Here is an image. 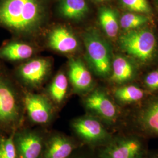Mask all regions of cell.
I'll return each mask as SVG.
<instances>
[{
	"label": "cell",
	"instance_id": "52a82bcc",
	"mask_svg": "<svg viewBox=\"0 0 158 158\" xmlns=\"http://www.w3.org/2000/svg\"><path fill=\"white\" fill-rule=\"evenodd\" d=\"M73 128L83 141L92 145H103L113 137L100 120L93 116L76 119L73 123Z\"/></svg>",
	"mask_w": 158,
	"mask_h": 158
},
{
	"label": "cell",
	"instance_id": "e0dca14e",
	"mask_svg": "<svg viewBox=\"0 0 158 158\" xmlns=\"http://www.w3.org/2000/svg\"><path fill=\"white\" fill-rule=\"evenodd\" d=\"M58 10L60 15L70 20H79L89 11L85 0H60Z\"/></svg>",
	"mask_w": 158,
	"mask_h": 158
},
{
	"label": "cell",
	"instance_id": "603a6c76",
	"mask_svg": "<svg viewBox=\"0 0 158 158\" xmlns=\"http://www.w3.org/2000/svg\"><path fill=\"white\" fill-rule=\"evenodd\" d=\"M17 150L14 137L12 135L9 138L1 140L0 158H16Z\"/></svg>",
	"mask_w": 158,
	"mask_h": 158
},
{
	"label": "cell",
	"instance_id": "30bf717a",
	"mask_svg": "<svg viewBox=\"0 0 158 158\" xmlns=\"http://www.w3.org/2000/svg\"><path fill=\"white\" fill-rule=\"evenodd\" d=\"M24 100L29 117L34 123L45 124L51 120L52 106L45 97L28 93L26 94Z\"/></svg>",
	"mask_w": 158,
	"mask_h": 158
},
{
	"label": "cell",
	"instance_id": "8fae6325",
	"mask_svg": "<svg viewBox=\"0 0 158 158\" xmlns=\"http://www.w3.org/2000/svg\"><path fill=\"white\" fill-rule=\"evenodd\" d=\"M69 76L74 92L85 93L90 91L94 80L90 71L79 59H72L69 62Z\"/></svg>",
	"mask_w": 158,
	"mask_h": 158
},
{
	"label": "cell",
	"instance_id": "7a4b0ae2",
	"mask_svg": "<svg viewBox=\"0 0 158 158\" xmlns=\"http://www.w3.org/2000/svg\"><path fill=\"white\" fill-rule=\"evenodd\" d=\"M149 149L147 139L128 133L112 137L102 145L99 158H146Z\"/></svg>",
	"mask_w": 158,
	"mask_h": 158
},
{
	"label": "cell",
	"instance_id": "9c48e42d",
	"mask_svg": "<svg viewBox=\"0 0 158 158\" xmlns=\"http://www.w3.org/2000/svg\"><path fill=\"white\" fill-rule=\"evenodd\" d=\"M51 68V62L48 59H35L21 66L18 73L26 85L36 87L44 81Z\"/></svg>",
	"mask_w": 158,
	"mask_h": 158
},
{
	"label": "cell",
	"instance_id": "2e32d148",
	"mask_svg": "<svg viewBox=\"0 0 158 158\" xmlns=\"http://www.w3.org/2000/svg\"><path fill=\"white\" fill-rule=\"evenodd\" d=\"M73 149V145L68 138L54 136L48 143L44 158H68Z\"/></svg>",
	"mask_w": 158,
	"mask_h": 158
},
{
	"label": "cell",
	"instance_id": "277c9868",
	"mask_svg": "<svg viewBox=\"0 0 158 158\" xmlns=\"http://www.w3.org/2000/svg\"><path fill=\"white\" fill-rule=\"evenodd\" d=\"M135 134L147 138H158V92L151 94L137 104L131 115Z\"/></svg>",
	"mask_w": 158,
	"mask_h": 158
},
{
	"label": "cell",
	"instance_id": "83f0119b",
	"mask_svg": "<svg viewBox=\"0 0 158 158\" xmlns=\"http://www.w3.org/2000/svg\"><path fill=\"white\" fill-rule=\"evenodd\" d=\"M98 1H105V0H98Z\"/></svg>",
	"mask_w": 158,
	"mask_h": 158
},
{
	"label": "cell",
	"instance_id": "5b68a950",
	"mask_svg": "<svg viewBox=\"0 0 158 158\" xmlns=\"http://www.w3.org/2000/svg\"><path fill=\"white\" fill-rule=\"evenodd\" d=\"M87 57L94 72L102 78L110 77L113 60L110 48L106 41L94 31L84 35Z\"/></svg>",
	"mask_w": 158,
	"mask_h": 158
},
{
	"label": "cell",
	"instance_id": "4316f807",
	"mask_svg": "<svg viewBox=\"0 0 158 158\" xmlns=\"http://www.w3.org/2000/svg\"><path fill=\"white\" fill-rule=\"evenodd\" d=\"M0 150H1V140H0Z\"/></svg>",
	"mask_w": 158,
	"mask_h": 158
},
{
	"label": "cell",
	"instance_id": "7402d4cb",
	"mask_svg": "<svg viewBox=\"0 0 158 158\" xmlns=\"http://www.w3.org/2000/svg\"><path fill=\"white\" fill-rule=\"evenodd\" d=\"M121 3L127 10L138 13L148 14L151 8L147 0H121Z\"/></svg>",
	"mask_w": 158,
	"mask_h": 158
},
{
	"label": "cell",
	"instance_id": "ba28073f",
	"mask_svg": "<svg viewBox=\"0 0 158 158\" xmlns=\"http://www.w3.org/2000/svg\"><path fill=\"white\" fill-rule=\"evenodd\" d=\"M19 115V106L15 91L6 80L0 77V125L14 124Z\"/></svg>",
	"mask_w": 158,
	"mask_h": 158
},
{
	"label": "cell",
	"instance_id": "d6986e66",
	"mask_svg": "<svg viewBox=\"0 0 158 158\" xmlns=\"http://www.w3.org/2000/svg\"><path fill=\"white\" fill-rule=\"evenodd\" d=\"M99 21L106 34L110 38L116 37L118 32V23L115 12L107 7L102 8L99 12Z\"/></svg>",
	"mask_w": 158,
	"mask_h": 158
},
{
	"label": "cell",
	"instance_id": "d4e9b609",
	"mask_svg": "<svg viewBox=\"0 0 158 158\" xmlns=\"http://www.w3.org/2000/svg\"><path fill=\"white\" fill-rule=\"evenodd\" d=\"M146 158H158V149L149 151Z\"/></svg>",
	"mask_w": 158,
	"mask_h": 158
},
{
	"label": "cell",
	"instance_id": "6da1fadb",
	"mask_svg": "<svg viewBox=\"0 0 158 158\" xmlns=\"http://www.w3.org/2000/svg\"><path fill=\"white\" fill-rule=\"evenodd\" d=\"M46 14L44 0H0V25L16 33L35 32Z\"/></svg>",
	"mask_w": 158,
	"mask_h": 158
},
{
	"label": "cell",
	"instance_id": "4fadbf2b",
	"mask_svg": "<svg viewBox=\"0 0 158 158\" xmlns=\"http://www.w3.org/2000/svg\"><path fill=\"white\" fill-rule=\"evenodd\" d=\"M48 44L53 50L62 53L74 52L79 46L76 36L64 27H57L51 32L48 38Z\"/></svg>",
	"mask_w": 158,
	"mask_h": 158
},
{
	"label": "cell",
	"instance_id": "ffe728a7",
	"mask_svg": "<svg viewBox=\"0 0 158 158\" xmlns=\"http://www.w3.org/2000/svg\"><path fill=\"white\" fill-rule=\"evenodd\" d=\"M68 80L63 73L57 74L53 80L49 89L52 99L57 104H60L64 100L68 92Z\"/></svg>",
	"mask_w": 158,
	"mask_h": 158
},
{
	"label": "cell",
	"instance_id": "7c38bea8",
	"mask_svg": "<svg viewBox=\"0 0 158 158\" xmlns=\"http://www.w3.org/2000/svg\"><path fill=\"white\" fill-rule=\"evenodd\" d=\"M18 158H38L42 149V141L38 134L23 132L14 139Z\"/></svg>",
	"mask_w": 158,
	"mask_h": 158
},
{
	"label": "cell",
	"instance_id": "5bb4252c",
	"mask_svg": "<svg viewBox=\"0 0 158 158\" xmlns=\"http://www.w3.org/2000/svg\"><path fill=\"white\" fill-rule=\"evenodd\" d=\"M136 76V69L133 63L126 57L117 55L112 62L110 80L117 86L130 83Z\"/></svg>",
	"mask_w": 158,
	"mask_h": 158
},
{
	"label": "cell",
	"instance_id": "484cf974",
	"mask_svg": "<svg viewBox=\"0 0 158 158\" xmlns=\"http://www.w3.org/2000/svg\"><path fill=\"white\" fill-rule=\"evenodd\" d=\"M156 5L158 6V0H156Z\"/></svg>",
	"mask_w": 158,
	"mask_h": 158
},
{
	"label": "cell",
	"instance_id": "3957f363",
	"mask_svg": "<svg viewBox=\"0 0 158 158\" xmlns=\"http://www.w3.org/2000/svg\"><path fill=\"white\" fill-rule=\"evenodd\" d=\"M119 44L122 51L142 64L150 62L156 53L155 36L148 29L129 31L119 38Z\"/></svg>",
	"mask_w": 158,
	"mask_h": 158
},
{
	"label": "cell",
	"instance_id": "8992f818",
	"mask_svg": "<svg viewBox=\"0 0 158 158\" xmlns=\"http://www.w3.org/2000/svg\"><path fill=\"white\" fill-rule=\"evenodd\" d=\"M85 107L95 117L108 124H113L118 121L120 110L118 106L107 93L102 89L91 91L84 101Z\"/></svg>",
	"mask_w": 158,
	"mask_h": 158
},
{
	"label": "cell",
	"instance_id": "44dd1931",
	"mask_svg": "<svg viewBox=\"0 0 158 158\" xmlns=\"http://www.w3.org/2000/svg\"><path fill=\"white\" fill-rule=\"evenodd\" d=\"M148 21V18L138 14L127 13L121 18V26L123 29L128 31L134 30L143 25L145 24Z\"/></svg>",
	"mask_w": 158,
	"mask_h": 158
},
{
	"label": "cell",
	"instance_id": "ac0fdd59",
	"mask_svg": "<svg viewBox=\"0 0 158 158\" xmlns=\"http://www.w3.org/2000/svg\"><path fill=\"white\" fill-rule=\"evenodd\" d=\"M34 53V49L28 44L12 42L0 49V57L8 60L17 61L27 59Z\"/></svg>",
	"mask_w": 158,
	"mask_h": 158
},
{
	"label": "cell",
	"instance_id": "9a60e30c",
	"mask_svg": "<svg viewBox=\"0 0 158 158\" xmlns=\"http://www.w3.org/2000/svg\"><path fill=\"white\" fill-rule=\"evenodd\" d=\"M150 94L142 87L131 83L117 86L113 91L115 101L121 106L138 104Z\"/></svg>",
	"mask_w": 158,
	"mask_h": 158
},
{
	"label": "cell",
	"instance_id": "cb8c5ba5",
	"mask_svg": "<svg viewBox=\"0 0 158 158\" xmlns=\"http://www.w3.org/2000/svg\"><path fill=\"white\" fill-rule=\"evenodd\" d=\"M142 87L152 94L158 92V69L147 73L143 79Z\"/></svg>",
	"mask_w": 158,
	"mask_h": 158
}]
</instances>
